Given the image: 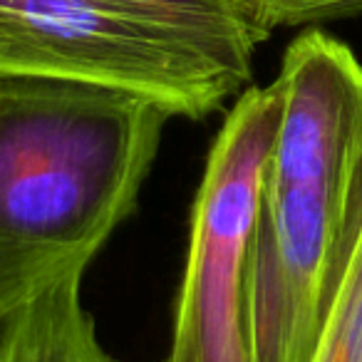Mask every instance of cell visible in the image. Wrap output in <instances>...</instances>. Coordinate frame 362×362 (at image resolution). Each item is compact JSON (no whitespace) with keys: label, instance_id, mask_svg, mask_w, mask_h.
Segmentation results:
<instances>
[{"label":"cell","instance_id":"1","mask_svg":"<svg viewBox=\"0 0 362 362\" xmlns=\"http://www.w3.org/2000/svg\"><path fill=\"white\" fill-rule=\"evenodd\" d=\"M281 119L246 263L253 362H310L362 216V62L310 28L286 47Z\"/></svg>","mask_w":362,"mask_h":362},{"label":"cell","instance_id":"2","mask_svg":"<svg viewBox=\"0 0 362 362\" xmlns=\"http://www.w3.org/2000/svg\"><path fill=\"white\" fill-rule=\"evenodd\" d=\"M174 117L119 87L0 77V317L87 271L134 214Z\"/></svg>","mask_w":362,"mask_h":362},{"label":"cell","instance_id":"3","mask_svg":"<svg viewBox=\"0 0 362 362\" xmlns=\"http://www.w3.org/2000/svg\"><path fill=\"white\" fill-rule=\"evenodd\" d=\"M253 62L97 0H0V77L139 92L204 119L248 85Z\"/></svg>","mask_w":362,"mask_h":362},{"label":"cell","instance_id":"4","mask_svg":"<svg viewBox=\"0 0 362 362\" xmlns=\"http://www.w3.org/2000/svg\"><path fill=\"white\" fill-rule=\"evenodd\" d=\"M281 119L276 82L246 87L211 144L189 223V251L166 362H253L246 263L263 166Z\"/></svg>","mask_w":362,"mask_h":362},{"label":"cell","instance_id":"5","mask_svg":"<svg viewBox=\"0 0 362 362\" xmlns=\"http://www.w3.org/2000/svg\"><path fill=\"white\" fill-rule=\"evenodd\" d=\"M82 276L52 283L3 317L0 362H117L82 305Z\"/></svg>","mask_w":362,"mask_h":362},{"label":"cell","instance_id":"6","mask_svg":"<svg viewBox=\"0 0 362 362\" xmlns=\"http://www.w3.org/2000/svg\"><path fill=\"white\" fill-rule=\"evenodd\" d=\"M97 3L192 33L251 62L258 45L271 37V30L261 23L251 0H97Z\"/></svg>","mask_w":362,"mask_h":362},{"label":"cell","instance_id":"7","mask_svg":"<svg viewBox=\"0 0 362 362\" xmlns=\"http://www.w3.org/2000/svg\"><path fill=\"white\" fill-rule=\"evenodd\" d=\"M310 362H362V216Z\"/></svg>","mask_w":362,"mask_h":362},{"label":"cell","instance_id":"8","mask_svg":"<svg viewBox=\"0 0 362 362\" xmlns=\"http://www.w3.org/2000/svg\"><path fill=\"white\" fill-rule=\"evenodd\" d=\"M261 23L268 30L276 28L310 25L337 21L362 13V0H251Z\"/></svg>","mask_w":362,"mask_h":362},{"label":"cell","instance_id":"9","mask_svg":"<svg viewBox=\"0 0 362 362\" xmlns=\"http://www.w3.org/2000/svg\"><path fill=\"white\" fill-rule=\"evenodd\" d=\"M0 327H3V317H0Z\"/></svg>","mask_w":362,"mask_h":362},{"label":"cell","instance_id":"10","mask_svg":"<svg viewBox=\"0 0 362 362\" xmlns=\"http://www.w3.org/2000/svg\"><path fill=\"white\" fill-rule=\"evenodd\" d=\"M164 362H166V360H164Z\"/></svg>","mask_w":362,"mask_h":362}]
</instances>
